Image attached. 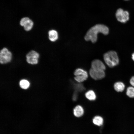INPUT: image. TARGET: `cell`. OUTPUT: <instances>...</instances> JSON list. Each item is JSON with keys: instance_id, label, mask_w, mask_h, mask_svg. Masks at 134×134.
<instances>
[{"instance_id": "30bf717a", "label": "cell", "mask_w": 134, "mask_h": 134, "mask_svg": "<svg viewBox=\"0 0 134 134\" xmlns=\"http://www.w3.org/2000/svg\"><path fill=\"white\" fill-rule=\"evenodd\" d=\"M48 34L49 39L52 42H55L58 39V34L55 30H52L49 31Z\"/></svg>"}, {"instance_id": "3957f363", "label": "cell", "mask_w": 134, "mask_h": 134, "mask_svg": "<svg viewBox=\"0 0 134 134\" xmlns=\"http://www.w3.org/2000/svg\"><path fill=\"white\" fill-rule=\"evenodd\" d=\"M12 55L10 51L6 48L2 49L0 52V63L4 64L10 62L11 61Z\"/></svg>"}, {"instance_id": "8fae6325", "label": "cell", "mask_w": 134, "mask_h": 134, "mask_svg": "<svg viewBox=\"0 0 134 134\" xmlns=\"http://www.w3.org/2000/svg\"><path fill=\"white\" fill-rule=\"evenodd\" d=\"M114 90L117 92H121L125 89V84L121 82H117L115 83L114 85Z\"/></svg>"}, {"instance_id": "9c48e42d", "label": "cell", "mask_w": 134, "mask_h": 134, "mask_svg": "<svg viewBox=\"0 0 134 134\" xmlns=\"http://www.w3.org/2000/svg\"><path fill=\"white\" fill-rule=\"evenodd\" d=\"M84 111L83 107L80 105L76 106L73 109V113L75 116L79 117L83 115Z\"/></svg>"}, {"instance_id": "277c9868", "label": "cell", "mask_w": 134, "mask_h": 134, "mask_svg": "<svg viewBox=\"0 0 134 134\" xmlns=\"http://www.w3.org/2000/svg\"><path fill=\"white\" fill-rule=\"evenodd\" d=\"M74 74L75 80L79 83L82 82L87 79L88 77L87 72L81 68H78L75 71Z\"/></svg>"}, {"instance_id": "ffe728a7", "label": "cell", "mask_w": 134, "mask_h": 134, "mask_svg": "<svg viewBox=\"0 0 134 134\" xmlns=\"http://www.w3.org/2000/svg\"></svg>"}, {"instance_id": "52a82bcc", "label": "cell", "mask_w": 134, "mask_h": 134, "mask_svg": "<svg viewBox=\"0 0 134 134\" xmlns=\"http://www.w3.org/2000/svg\"><path fill=\"white\" fill-rule=\"evenodd\" d=\"M91 68L97 71H104L105 70V67L102 61L96 59L92 62Z\"/></svg>"}, {"instance_id": "9a60e30c", "label": "cell", "mask_w": 134, "mask_h": 134, "mask_svg": "<svg viewBox=\"0 0 134 134\" xmlns=\"http://www.w3.org/2000/svg\"><path fill=\"white\" fill-rule=\"evenodd\" d=\"M126 94L130 98L134 97V87L130 86L127 89Z\"/></svg>"}, {"instance_id": "4fadbf2b", "label": "cell", "mask_w": 134, "mask_h": 134, "mask_svg": "<svg viewBox=\"0 0 134 134\" xmlns=\"http://www.w3.org/2000/svg\"><path fill=\"white\" fill-rule=\"evenodd\" d=\"M92 122L95 125L100 126L103 124V119L101 117L99 116H96L93 118Z\"/></svg>"}, {"instance_id": "ba28073f", "label": "cell", "mask_w": 134, "mask_h": 134, "mask_svg": "<svg viewBox=\"0 0 134 134\" xmlns=\"http://www.w3.org/2000/svg\"><path fill=\"white\" fill-rule=\"evenodd\" d=\"M89 74L91 77L95 80L101 79L103 78L105 76L104 71H97L91 68L89 70Z\"/></svg>"}, {"instance_id": "2e32d148", "label": "cell", "mask_w": 134, "mask_h": 134, "mask_svg": "<svg viewBox=\"0 0 134 134\" xmlns=\"http://www.w3.org/2000/svg\"><path fill=\"white\" fill-rule=\"evenodd\" d=\"M20 85L21 88L24 89H27L29 86L30 84L27 80L23 79L21 80L20 82Z\"/></svg>"}, {"instance_id": "7a4b0ae2", "label": "cell", "mask_w": 134, "mask_h": 134, "mask_svg": "<svg viewBox=\"0 0 134 134\" xmlns=\"http://www.w3.org/2000/svg\"><path fill=\"white\" fill-rule=\"evenodd\" d=\"M103 58L106 64L110 67L117 65L119 63L117 55L114 51H110L105 53L104 55Z\"/></svg>"}, {"instance_id": "d6986e66", "label": "cell", "mask_w": 134, "mask_h": 134, "mask_svg": "<svg viewBox=\"0 0 134 134\" xmlns=\"http://www.w3.org/2000/svg\"><path fill=\"white\" fill-rule=\"evenodd\" d=\"M132 59L134 61V53L132 55Z\"/></svg>"}, {"instance_id": "e0dca14e", "label": "cell", "mask_w": 134, "mask_h": 134, "mask_svg": "<svg viewBox=\"0 0 134 134\" xmlns=\"http://www.w3.org/2000/svg\"><path fill=\"white\" fill-rule=\"evenodd\" d=\"M29 19V18L28 17H24L22 18L20 21V25L22 26H23L25 23Z\"/></svg>"}, {"instance_id": "8992f818", "label": "cell", "mask_w": 134, "mask_h": 134, "mask_svg": "<svg viewBox=\"0 0 134 134\" xmlns=\"http://www.w3.org/2000/svg\"><path fill=\"white\" fill-rule=\"evenodd\" d=\"M115 15L117 20L121 23H125L129 19L128 12L124 11L121 8H119L117 10Z\"/></svg>"}, {"instance_id": "6da1fadb", "label": "cell", "mask_w": 134, "mask_h": 134, "mask_svg": "<svg viewBox=\"0 0 134 134\" xmlns=\"http://www.w3.org/2000/svg\"><path fill=\"white\" fill-rule=\"evenodd\" d=\"M108 32L109 29L107 26L103 24H97L91 28L88 31L84 37V39L87 41L90 40L93 43H95L97 40L98 33H101L106 35L108 34Z\"/></svg>"}, {"instance_id": "7c38bea8", "label": "cell", "mask_w": 134, "mask_h": 134, "mask_svg": "<svg viewBox=\"0 0 134 134\" xmlns=\"http://www.w3.org/2000/svg\"><path fill=\"white\" fill-rule=\"evenodd\" d=\"M86 97L90 101L95 100L96 97L94 92L93 90H90L87 92L85 94Z\"/></svg>"}, {"instance_id": "ac0fdd59", "label": "cell", "mask_w": 134, "mask_h": 134, "mask_svg": "<svg viewBox=\"0 0 134 134\" xmlns=\"http://www.w3.org/2000/svg\"><path fill=\"white\" fill-rule=\"evenodd\" d=\"M130 82L131 85L134 87V76L132 77L130 80Z\"/></svg>"}, {"instance_id": "5bb4252c", "label": "cell", "mask_w": 134, "mask_h": 134, "mask_svg": "<svg viewBox=\"0 0 134 134\" xmlns=\"http://www.w3.org/2000/svg\"><path fill=\"white\" fill-rule=\"evenodd\" d=\"M33 24V21L30 19L25 23L23 26L24 29L27 31H30L32 28Z\"/></svg>"}, {"instance_id": "5b68a950", "label": "cell", "mask_w": 134, "mask_h": 134, "mask_svg": "<svg viewBox=\"0 0 134 134\" xmlns=\"http://www.w3.org/2000/svg\"><path fill=\"white\" fill-rule=\"evenodd\" d=\"M39 55L37 52L31 50L26 55V60L29 64L32 65H36L38 64Z\"/></svg>"}]
</instances>
